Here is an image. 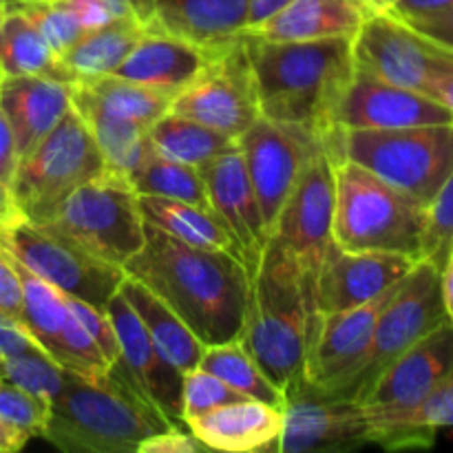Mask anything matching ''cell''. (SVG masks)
Instances as JSON below:
<instances>
[{"label": "cell", "instance_id": "1", "mask_svg": "<svg viewBox=\"0 0 453 453\" xmlns=\"http://www.w3.org/2000/svg\"><path fill=\"white\" fill-rule=\"evenodd\" d=\"M124 273L162 299L203 345L242 336L250 279L230 252L188 246L144 221V246Z\"/></svg>", "mask_w": 453, "mask_h": 453}, {"label": "cell", "instance_id": "2", "mask_svg": "<svg viewBox=\"0 0 453 453\" xmlns=\"http://www.w3.org/2000/svg\"><path fill=\"white\" fill-rule=\"evenodd\" d=\"M261 118L295 124L327 140L334 113L354 75L352 38L273 42L242 34Z\"/></svg>", "mask_w": 453, "mask_h": 453}, {"label": "cell", "instance_id": "3", "mask_svg": "<svg viewBox=\"0 0 453 453\" xmlns=\"http://www.w3.org/2000/svg\"><path fill=\"white\" fill-rule=\"evenodd\" d=\"M173 425L113 363L91 376L65 370L60 392L49 401L42 438L69 453H137Z\"/></svg>", "mask_w": 453, "mask_h": 453}, {"label": "cell", "instance_id": "4", "mask_svg": "<svg viewBox=\"0 0 453 453\" xmlns=\"http://www.w3.org/2000/svg\"><path fill=\"white\" fill-rule=\"evenodd\" d=\"M308 303L295 261L268 239L250 279L239 343L270 383L290 398L305 383Z\"/></svg>", "mask_w": 453, "mask_h": 453}, {"label": "cell", "instance_id": "5", "mask_svg": "<svg viewBox=\"0 0 453 453\" xmlns=\"http://www.w3.org/2000/svg\"><path fill=\"white\" fill-rule=\"evenodd\" d=\"M334 159L332 242L343 250H380L423 259L427 206L352 159Z\"/></svg>", "mask_w": 453, "mask_h": 453}, {"label": "cell", "instance_id": "6", "mask_svg": "<svg viewBox=\"0 0 453 453\" xmlns=\"http://www.w3.org/2000/svg\"><path fill=\"white\" fill-rule=\"evenodd\" d=\"M327 153L361 164L427 206L453 171V122L389 131L336 127L327 137Z\"/></svg>", "mask_w": 453, "mask_h": 453}, {"label": "cell", "instance_id": "7", "mask_svg": "<svg viewBox=\"0 0 453 453\" xmlns=\"http://www.w3.org/2000/svg\"><path fill=\"white\" fill-rule=\"evenodd\" d=\"M104 171V159L84 119L71 109L35 149L18 159L13 197L29 224L42 226L87 181Z\"/></svg>", "mask_w": 453, "mask_h": 453}, {"label": "cell", "instance_id": "8", "mask_svg": "<svg viewBox=\"0 0 453 453\" xmlns=\"http://www.w3.org/2000/svg\"><path fill=\"white\" fill-rule=\"evenodd\" d=\"M42 226L122 270L144 246V217L135 188L128 177L109 168L80 186Z\"/></svg>", "mask_w": 453, "mask_h": 453}, {"label": "cell", "instance_id": "9", "mask_svg": "<svg viewBox=\"0 0 453 453\" xmlns=\"http://www.w3.org/2000/svg\"><path fill=\"white\" fill-rule=\"evenodd\" d=\"M447 321L449 319L441 295V270L429 261H418L380 310L361 361L327 396L352 398L358 403L367 388L405 349Z\"/></svg>", "mask_w": 453, "mask_h": 453}, {"label": "cell", "instance_id": "10", "mask_svg": "<svg viewBox=\"0 0 453 453\" xmlns=\"http://www.w3.org/2000/svg\"><path fill=\"white\" fill-rule=\"evenodd\" d=\"M354 69L432 96L453 73V51L389 12H372L352 35Z\"/></svg>", "mask_w": 453, "mask_h": 453}, {"label": "cell", "instance_id": "11", "mask_svg": "<svg viewBox=\"0 0 453 453\" xmlns=\"http://www.w3.org/2000/svg\"><path fill=\"white\" fill-rule=\"evenodd\" d=\"M0 248L62 295L102 310H106L127 277L119 265L106 264L69 239L27 219L0 230Z\"/></svg>", "mask_w": 453, "mask_h": 453}, {"label": "cell", "instance_id": "12", "mask_svg": "<svg viewBox=\"0 0 453 453\" xmlns=\"http://www.w3.org/2000/svg\"><path fill=\"white\" fill-rule=\"evenodd\" d=\"M332 217H334V159L323 149L305 168L303 177L270 233V242L277 243L301 274L308 323L317 314L314 290L323 257L332 243Z\"/></svg>", "mask_w": 453, "mask_h": 453}, {"label": "cell", "instance_id": "13", "mask_svg": "<svg viewBox=\"0 0 453 453\" xmlns=\"http://www.w3.org/2000/svg\"><path fill=\"white\" fill-rule=\"evenodd\" d=\"M323 149H327V140L319 133L268 118H259L239 137V150L268 233L305 168Z\"/></svg>", "mask_w": 453, "mask_h": 453}, {"label": "cell", "instance_id": "14", "mask_svg": "<svg viewBox=\"0 0 453 453\" xmlns=\"http://www.w3.org/2000/svg\"><path fill=\"white\" fill-rule=\"evenodd\" d=\"M171 111L237 140L261 118L255 75L242 35L226 47L212 49L193 82L173 97Z\"/></svg>", "mask_w": 453, "mask_h": 453}, {"label": "cell", "instance_id": "15", "mask_svg": "<svg viewBox=\"0 0 453 453\" xmlns=\"http://www.w3.org/2000/svg\"><path fill=\"white\" fill-rule=\"evenodd\" d=\"M372 445L367 411L352 398H334L308 383L283 403L277 453H339Z\"/></svg>", "mask_w": 453, "mask_h": 453}, {"label": "cell", "instance_id": "16", "mask_svg": "<svg viewBox=\"0 0 453 453\" xmlns=\"http://www.w3.org/2000/svg\"><path fill=\"white\" fill-rule=\"evenodd\" d=\"M398 286L380 295L379 299L367 301L352 310L314 314L312 321L308 323V348H305V383L310 388L321 394H332L343 383L345 376L365 354L376 319Z\"/></svg>", "mask_w": 453, "mask_h": 453}, {"label": "cell", "instance_id": "17", "mask_svg": "<svg viewBox=\"0 0 453 453\" xmlns=\"http://www.w3.org/2000/svg\"><path fill=\"white\" fill-rule=\"evenodd\" d=\"M418 261L414 257L380 250H343L334 242L323 257L317 277V314L352 310L379 299L403 281Z\"/></svg>", "mask_w": 453, "mask_h": 453}, {"label": "cell", "instance_id": "18", "mask_svg": "<svg viewBox=\"0 0 453 453\" xmlns=\"http://www.w3.org/2000/svg\"><path fill=\"white\" fill-rule=\"evenodd\" d=\"M447 122H453L451 111L436 97L383 82L357 69L334 113L336 127L352 131H389Z\"/></svg>", "mask_w": 453, "mask_h": 453}, {"label": "cell", "instance_id": "19", "mask_svg": "<svg viewBox=\"0 0 453 453\" xmlns=\"http://www.w3.org/2000/svg\"><path fill=\"white\" fill-rule=\"evenodd\" d=\"M208 193L211 211L221 219L237 243L239 259L246 268L248 279L257 274L261 265L270 233L261 217L255 188L248 177L242 150L234 149L217 155L199 166Z\"/></svg>", "mask_w": 453, "mask_h": 453}, {"label": "cell", "instance_id": "20", "mask_svg": "<svg viewBox=\"0 0 453 453\" xmlns=\"http://www.w3.org/2000/svg\"><path fill=\"white\" fill-rule=\"evenodd\" d=\"M119 345L118 363L137 392L153 403L171 423L181 425V385L184 374L159 352L142 326L135 310L128 305L122 292H115L106 305Z\"/></svg>", "mask_w": 453, "mask_h": 453}, {"label": "cell", "instance_id": "21", "mask_svg": "<svg viewBox=\"0 0 453 453\" xmlns=\"http://www.w3.org/2000/svg\"><path fill=\"white\" fill-rule=\"evenodd\" d=\"M453 372V323L416 341L361 396L370 410H410Z\"/></svg>", "mask_w": 453, "mask_h": 453}, {"label": "cell", "instance_id": "22", "mask_svg": "<svg viewBox=\"0 0 453 453\" xmlns=\"http://www.w3.org/2000/svg\"><path fill=\"white\" fill-rule=\"evenodd\" d=\"M250 0H135V13L149 29L164 31L197 47L221 49L248 27Z\"/></svg>", "mask_w": 453, "mask_h": 453}, {"label": "cell", "instance_id": "23", "mask_svg": "<svg viewBox=\"0 0 453 453\" xmlns=\"http://www.w3.org/2000/svg\"><path fill=\"white\" fill-rule=\"evenodd\" d=\"M0 109L13 131L18 157H22L73 109V82L42 75H4Z\"/></svg>", "mask_w": 453, "mask_h": 453}, {"label": "cell", "instance_id": "24", "mask_svg": "<svg viewBox=\"0 0 453 453\" xmlns=\"http://www.w3.org/2000/svg\"><path fill=\"white\" fill-rule=\"evenodd\" d=\"M184 427L211 451H273L283 429V407L248 398L186 418Z\"/></svg>", "mask_w": 453, "mask_h": 453}, {"label": "cell", "instance_id": "25", "mask_svg": "<svg viewBox=\"0 0 453 453\" xmlns=\"http://www.w3.org/2000/svg\"><path fill=\"white\" fill-rule=\"evenodd\" d=\"M212 51L164 31L149 29L111 75L175 97L203 69Z\"/></svg>", "mask_w": 453, "mask_h": 453}, {"label": "cell", "instance_id": "26", "mask_svg": "<svg viewBox=\"0 0 453 453\" xmlns=\"http://www.w3.org/2000/svg\"><path fill=\"white\" fill-rule=\"evenodd\" d=\"M370 13L365 0H290L248 34L273 42L352 38Z\"/></svg>", "mask_w": 453, "mask_h": 453}, {"label": "cell", "instance_id": "27", "mask_svg": "<svg viewBox=\"0 0 453 453\" xmlns=\"http://www.w3.org/2000/svg\"><path fill=\"white\" fill-rule=\"evenodd\" d=\"M365 407V405H363ZM372 445L389 451L429 449L438 429L453 427V372L410 410H370Z\"/></svg>", "mask_w": 453, "mask_h": 453}, {"label": "cell", "instance_id": "28", "mask_svg": "<svg viewBox=\"0 0 453 453\" xmlns=\"http://www.w3.org/2000/svg\"><path fill=\"white\" fill-rule=\"evenodd\" d=\"M73 109L91 131L93 142L104 159V168L131 177L150 150V137L146 124L111 113L97 104L80 84L73 82Z\"/></svg>", "mask_w": 453, "mask_h": 453}, {"label": "cell", "instance_id": "29", "mask_svg": "<svg viewBox=\"0 0 453 453\" xmlns=\"http://www.w3.org/2000/svg\"><path fill=\"white\" fill-rule=\"evenodd\" d=\"M119 292L128 301V305L135 310L142 326L149 332L150 341L157 345L159 352L181 374H186L190 370H197L206 345L190 332V327L162 299H157L149 288H144L135 279L124 277Z\"/></svg>", "mask_w": 453, "mask_h": 453}, {"label": "cell", "instance_id": "30", "mask_svg": "<svg viewBox=\"0 0 453 453\" xmlns=\"http://www.w3.org/2000/svg\"><path fill=\"white\" fill-rule=\"evenodd\" d=\"M137 203L146 224L164 230L188 246L203 248V250H226L239 259L233 234L211 208L195 206L180 199L153 197V195H137Z\"/></svg>", "mask_w": 453, "mask_h": 453}, {"label": "cell", "instance_id": "31", "mask_svg": "<svg viewBox=\"0 0 453 453\" xmlns=\"http://www.w3.org/2000/svg\"><path fill=\"white\" fill-rule=\"evenodd\" d=\"M0 69L4 75H42L75 82L38 27L16 7L0 9Z\"/></svg>", "mask_w": 453, "mask_h": 453}, {"label": "cell", "instance_id": "32", "mask_svg": "<svg viewBox=\"0 0 453 453\" xmlns=\"http://www.w3.org/2000/svg\"><path fill=\"white\" fill-rule=\"evenodd\" d=\"M149 31V27L137 16H124L106 25L87 29L65 53L62 62L73 73L75 80L109 75L131 53L137 40Z\"/></svg>", "mask_w": 453, "mask_h": 453}, {"label": "cell", "instance_id": "33", "mask_svg": "<svg viewBox=\"0 0 453 453\" xmlns=\"http://www.w3.org/2000/svg\"><path fill=\"white\" fill-rule=\"evenodd\" d=\"M12 257V255H9ZM22 283V317L20 323L27 327L31 336L38 341L40 348L60 365L62 358V332L66 321L71 319L66 296L51 286L49 281L40 279L31 270H27L20 261L12 257Z\"/></svg>", "mask_w": 453, "mask_h": 453}, {"label": "cell", "instance_id": "34", "mask_svg": "<svg viewBox=\"0 0 453 453\" xmlns=\"http://www.w3.org/2000/svg\"><path fill=\"white\" fill-rule=\"evenodd\" d=\"M149 137L155 150L197 168L211 162L217 155L239 149L237 137L226 135L217 128L206 127L197 119L184 118L180 113H173V111L164 113L149 128Z\"/></svg>", "mask_w": 453, "mask_h": 453}, {"label": "cell", "instance_id": "35", "mask_svg": "<svg viewBox=\"0 0 453 453\" xmlns=\"http://www.w3.org/2000/svg\"><path fill=\"white\" fill-rule=\"evenodd\" d=\"M75 84L84 88L97 104L109 109L111 113L135 122L153 127L164 113L171 111L173 96L144 87L140 82L118 78V75H96V78H80Z\"/></svg>", "mask_w": 453, "mask_h": 453}, {"label": "cell", "instance_id": "36", "mask_svg": "<svg viewBox=\"0 0 453 453\" xmlns=\"http://www.w3.org/2000/svg\"><path fill=\"white\" fill-rule=\"evenodd\" d=\"M128 180L137 195L180 199V202L195 203V206L211 208L199 168L166 157L153 146Z\"/></svg>", "mask_w": 453, "mask_h": 453}, {"label": "cell", "instance_id": "37", "mask_svg": "<svg viewBox=\"0 0 453 453\" xmlns=\"http://www.w3.org/2000/svg\"><path fill=\"white\" fill-rule=\"evenodd\" d=\"M199 370H206L228 383L230 388L242 392L252 401L268 403V405L283 407L286 398L268 380V376L257 367L250 354L242 348L239 341H228L219 345H206L199 361Z\"/></svg>", "mask_w": 453, "mask_h": 453}, {"label": "cell", "instance_id": "38", "mask_svg": "<svg viewBox=\"0 0 453 453\" xmlns=\"http://www.w3.org/2000/svg\"><path fill=\"white\" fill-rule=\"evenodd\" d=\"M3 376L16 383L18 388L35 394V396L51 401L62 388L65 367L58 365L44 349L20 354V357L4 358Z\"/></svg>", "mask_w": 453, "mask_h": 453}, {"label": "cell", "instance_id": "39", "mask_svg": "<svg viewBox=\"0 0 453 453\" xmlns=\"http://www.w3.org/2000/svg\"><path fill=\"white\" fill-rule=\"evenodd\" d=\"M453 250V171L449 173L432 202L427 203V221H425L423 259L436 265H445Z\"/></svg>", "mask_w": 453, "mask_h": 453}, {"label": "cell", "instance_id": "40", "mask_svg": "<svg viewBox=\"0 0 453 453\" xmlns=\"http://www.w3.org/2000/svg\"><path fill=\"white\" fill-rule=\"evenodd\" d=\"M49 418V401L18 388L0 374V420L29 438H42Z\"/></svg>", "mask_w": 453, "mask_h": 453}, {"label": "cell", "instance_id": "41", "mask_svg": "<svg viewBox=\"0 0 453 453\" xmlns=\"http://www.w3.org/2000/svg\"><path fill=\"white\" fill-rule=\"evenodd\" d=\"M248 401L242 392L230 388L221 379L206 370H190L184 374V385H181V420L193 418V416L203 414L215 407L230 405V403Z\"/></svg>", "mask_w": 453, "mask_h": 453}, {"label": "cell", "instance_id": "42", "mask_svg": "<svg viewBox=\"0 0 453 453\" xmlns=\"http://www.w3.org/2000/svg\"><path fill=\"white\" fill-rule=\"evenodd\" d=\"M16 9H20L38 27V31L47 40L49 47L60 58L84 34L80 22L73 18V13L66 7H62L58 0H35V3L20 4Z\"/></svg>", "mask_w": 453, "mask_h": 453}, {"label": "cell", "instance_id": "43", "mask_svg": "<svg viewBox=\"0 0 453 453\" xmlns=\"http://www.w3.org/2000/svg\"><path fill=\"white\" fill-rule=\"evenodd\" d=\"M66 303H69V310L73 312V317L78 319L80 326H82L84 330L88 332V336L96 341V345L100 348L106 363L113 365L119 358V345L109 312L102 308H96V305L91 303H84V301L80 299H73V296H66Z\"/></svg>", "mask_w": 453, "mask_h": 453}, {"label": "cell", "instance_id": "44", "mask_svg": "<svg viewBox=\"0 0 453 453\" xmlns=\"http://www.w3.org/2000/svg\"><path fill=\"white\" fill-rule=\"evenodd\" d=\"M58 3L73 13L84 31L124 16H137L135 0H58Z\"/></svg>", "mask_w": 453, "mask_h": 453}, {"label": "cell", "instance_id": "45", "mask_svg": "<svg viewBox=\"0 0 453 453\" xmlns=\"http://www.w3.org/2000/svg\"><path fill=\"white\" fill-rule=\"evenodd\" d=\"M0 317L20 321L22 317V283L12 257L0 248Z\"/></svg>", "mask_w": 453, "mask_h": 453}, {"label": "cell", "instance_id": "46", "mask_svg": "<svg viewBox=\"0 0 453 453\" xmlns=\"http://www.w3.org/2000/svg\"><path fill=\"white\" fill-rule=\"evenodd\" d=\"M197 451H208L193 434L180 425H173L166 432L157 434V436H150L149 441L142 442L137 447V453H197Z\"/></svg>", "mask_w": 453, "mask_h": 453}, {"label": "cell", "instance_id": "47", "mask_svg": "<svg viewBox=\"0 0 453 453\" xmlns=\"http://www.w3.org/2000/svg\"><path fill=\"white\" fill-rule=\"evenodd\" d=\"M42 349L38 341L27 332V327L20 321L0 317V358H13L20 354Z\"/></svg>", "mask_w": 453, "mask_h": 453}, {"label": "cell", "instance_id": "48", "mask_svg": "<svg viewBox=\"0 0 453 453\" xmlns=\"http://www.w3.org/2000/svg\"><path fill=\"white\" fill-rule=\"evenodd\" d=\"M414 27L416 31H420L423 35L432 38L434 42L442 44V47L451 49L453 51V7L445 9L441 13H434V16L416 18V20H405Z\"/></svg>", "mask_w": 453, "mask_h": 453}, {"label": "cell", "instance_id": "49", "mask_svg": "<svg viewBox=\"0 0 453 453\" xmlns=\"http://www.w3.org/2000/svg\"><path fill=\"white\" fill-rule=\"evenodd\" d=\"M18 150H16V140H13V131L9 127V119L4 118L3 109H0V180L4 184L12 186L13 173L18 166Z\"/></svg>", "mask_w": 453, "mask_h": 453}, {"label": "cell", "instance_id": "50", "mask_svg": "<svg viewBox=\"0 0 453 453\" xmlns=\"http://www.w3.org/2000/svg\"><path fill=\"white\" fill-rule=\"evenodd\" d=\"M449 7H453V0H398L389 9V13L398 16L401 20H416V18L441 13Z\"/></svg>", "mask_w": 453, "mask_h": 453}, {"label": "cell", "instance_id": "51", "mask_svg": "<svg viewBox=\"0 0 453 453\" xmlns=\"http://www.w3.org/2000/svg\"><path fill=\"white\" fill-rule=\"evenodd\" d=\"M22 219H25V217H22L20 208H18L12 186L4 184V181L0 180V230L12 228V226L20 224Z\"/></svg>", "mask_w": 453, "mask_h": 453}, {"label": "cell", "instance_id": "52", "mask_svg": "<svg viewBox=\"0 0 453 453\" xmlns=\"http://www.w3.org/2000/svg\"><path fill=\"white\" fill-rule=\"evenodd\" d=\"M290 0H250V9H248V29H255L261 22L268 20L270 16L283 9Z\"/></svg>", "mask_w": 453, "mask_h": 453}, {"label": "cell", "instance_id": "53", "mask_svg": "<svg viewBox=\"0 0 453 453\" xmlns=\"http://www.w3.org/2000/svg\"><path fill=\"white\" fill-rule=\"evenodd\" d=\"M29 436L22 434L20 429L12 427L4 420H0V453H16L27 445Z\"/></svg>", "mask_w": 453, "mask_h": 453}, {"label": "cell", "instance_id": "54", "mask_svg": "<svg viewBox=\"0 0 453 453\" xmlns=\"http://www.w3.org/2000/svg\"><path fill=\"white\" fill-rule=\"evenodd\" d=\"M441 295L449 323H453V250L441 268Z\"/></svg>", "mask_w": 453, "mask_h": 453}, {"label": "cell", "instance_id": "55", "mask_svg": "<svg viewBox=\"0 0 453 453\" xmlns=\"http://www.w3.org/2000/svg\"><path fill=\"white\" fill-rule=\"evenodd\" d=\"M434 97H436L438 102H442V104H445L453 115V73H449L447 78H442L441 82H438Z\"/></svg>", "mask_w": 453, "mask_h": 453}, {"label": "cell", "instance_id": "56", "mask_svg": "<svg viewBox=\"0 0 453 453\" xmlns=\"http://www.w3.org/2000/svg\"><path fill=\"white\" fill-rule=\"evenodd\" d=\"M372 12H389L398 0H365Z\"/></svg>", "mask_w": 453, "mask_h": 453}, {"label": "cell", "instance_id": "57", "mask_svg": "<svg viewBox=\"0 0 453 453\" xmlns=\"http://www.w3.org/2000/svg\"><path fill=\"white\" fill-rule=\"evenodd\" d=\"M27 3H35V0H0V7L9 9V7H20V4Z\"/></svg>", "mask_w": 453, "mask_h": 453}, {"label": "cell", "instance_id": "58", "mask_svg": "<svg viewBox=\"0 0 453 453\" xmlns=\"http://www.w3.org/2000/svg\"><path fill=\"white\" fill-rule=\"evenodd\" d=\"M3 80H4V71L0 69V88H3Z\"/></svg>", "mask_w": 453, "mask_h": 453}, {"label": "cell", "instance_id": "59", "mask_svg": "<svg viewBox=\"0 0 453 453\" xmlns=\"http://www.w3.org/2000/svg\"><path fill=\"white\" fill-rule=\"evenodd\" d=\"M0 374H3V358H0Z\"/></svg>", "mask_w": 453, "mask_h": 453}]
</instances>
